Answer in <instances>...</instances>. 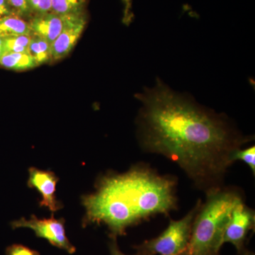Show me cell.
<instances>
[{
	"instance_id": "3957f363",
	"label": "cell",
	"mask_w": 255,
	"mask_h": 255,
	"mask_svg": "<svg viewBox=\"0 0 255 255\" xmlns=\"http://www.w3.org/2000/svg\"><path fill=\"white\" fill-rule=\"evenodd\" d=\"M241 194L233 189L215 188L206 191V200L196 213L190 239L181 255H219L226 225Z\"/></svg>"
},
{
	"instance_id": "8fae6325",
	"label": "cell",
	"mask_w": 255,
	"mask_h": 255,
	"mask_svg": "<svg viewBox=\"0 0 255 255\" xmlns=\"http://www.w3.org/2000/svg\"><path fill=\"white\" fill-rule=\"evenodd\" d=\"M0 65L13 70H26L37 67L28 53H4L0 58Z\"/></svg>"
},
{
	"instance_id": "2e32d148",
	"label": "cell",
	"mask_w": 255,
	"mask_h": 255,
	"mask_svg": "<svg viewBox=\"0 0 255 255\" xmlns=\"http://www.w3.org/2000/svg\"><path fill=\"white\" fill-rule=\"evenodd\" d=\"M27 3L31 13L36 15L51 11V0H27Z\"/></svg>"
},
{
	"instance_id": "7402d4cb",
	"label": "cell",
	"mask_w": 255,
	"mask_h": 255,
	"mask_svg": "<svg viewBox=\"0 0 255 255\" xmlns=\"http://www.w3.org/2000/svg\"><path fill=\"white\" fill-rule=\"evenodd\" d=\"M242 255H255L254 252L249 251L248 250H246V251L243 253V254Z\"/></svg>"
},
{
	"instance_id": "9a60e30c",
	"label": "cell",
	"mask_w": 255,
	"mask_h": 255,
	"mask_svg": "<svg viewBox=\"0 0 255 255\" xmlns=\"http://www.w3.org/2000/svg\"><path fill=\"white\" fill-rule=\"evenodd\" d=\"M233 162L237 160H241L249 166L253 174H255V146H251L248 148L242 150L241 148L238 149L235 151L232 155Z\"/></svg>"
},
{
	"instance_id": "ba28073f",
	"label": "cell",
	"mask_w": 255,
	"mask_h": 255,
	"mask_svg": "<svg viewBox=\"0 0 255 255\" xmlns=\"http://www.w3.org/2000/svg\"><path fill=\"white\" fill-rule=\"evenodd\" d=\"M29 177L28 179V187L34 188L41 195V200L39 202L41 207H47L52 214L59 211L63 205L57 200L55 196V189L59 178L52 171L41 170L36 167H31L28 169Z\"/></svg>"
},
{
	"instance_id": "44dd1931",
	"label": "cell",
	"mask_w": 255,
	"mask_h": 255,
	"mask_svg": "<svg viewBox=\"0 0 255 255\" xmlns=\"http://www.w3.org/2000/svg\"><path fill=\"white\" fill-rule=\"evenodd\" d=\"M4 53V40L2 37L0 36V58Z\"/></svg>"
},
{
	"instance_id": "ffe728a7",
	"label": "cell",
	"mask_w": 255,
	"mask_h": 255,
	"mask_svg": "<svg viewBox=\"0 0 255 255\" xmlns=\"http://www.w3.org/2000/svg\"><path fill=\"white\" fill-rule=\"evenodd\" d=\"M112 241L110 243V251L111 255H127L124 254L119 249L118 245H117V238H111ZM135 255H143L136 253Z\"/></svg>"
},
{
	"instance_id": "5bb4252c",
	"label": "cell",
	"mask_w": 255,
	"mask_h": 255,
	"mask_svg": "<svg viewBox=\"0 0 255 255\" xmlns=\"http://www.w3.org/2000/svg\"><path fill=\"white\" fill-rule=\"evenodd\" d=\"M32 36L6 37L4 40V53H28Z\"/></svg>"
},
{
	"instance_id": "e0dca14e",
	"label": "cell",
	"mask_w": 255,
	"mask_h": 255,
	"mask_svg": "<svg viewBox=\"0 0 255 255\" xmlns=\"http://www.w3.org/2000/svg\"><path fill=\"white\" fill-rule=\"evenodd\" d=\"M14 11V14L20 16H28L31 14L27 0H6Z\"/></svg>"
},
{
	"instance_id": "277c9868",
	"label": "cell",
	"mask_w": 255,
	"mask_h": 255,
	"mask_svg": "<svg viewBox=\"0 0 255 255\" xmlns=\"http://www.w3.org/2000/svg\"><path fill=\"white\" fill-rule=\"evenodd\" d=\"M201 204L200 200L198 201L182 219L170 221L167 228L157 237L134 247L137 253L143 255H182L189 244L193 221Z\"/></svg>"
},
{
	"instance_id": "52a82bcc",
	"label": "cell",
	"mask_w": 255,
	"mask_h": 255,
	"mask_svg": "<svg viewBox=\"0 0 255 255\" xmlns=\"http://www.w3.org/2000/svg\"><path fill=\"white\" fill-rule=\"evenodd\" d=\"M63 28L60 34L50 45L52 60L65 58L73 50L86 26L85 14L62 16Z\"/></svg>"
},
{
	"instance_id": "30bf717a",
	"label": "cell",
	"mask_w": 255,
	"mask_h": 255,
	"mask_svg": "<svg viewBox=\"0 0 255 255\" xmlns=\"http://www.w3.org/2000/svg\"><path fill=\"white\" fill-rule=\"evenodd\" d=\"M32 36L28 23L16 14H11L0 19V36Z\"/></svg>"
},
{
	"instance_id": "7a4b0ae2",
	"label": "cell",
	"mask_w": 255,
	"mask_h": 255,
	"mask_svg": "<svg viewBox=\"0 0 255 255\" xmlns=\"http://www.w3.org/2000/svg\"><path fill=\"white\" fill-rule=\"evenodd\" d=\"M175 179L140 164L123 174L100 177L95 193L82 196L86 209L83 227L105 224L111 238L126 235L127 228L177 209Z\"/></svg>"
},
{
	"instance_id": "9c48e42d",
	"label": "cell",
	"mask_w": 255,
	"mask_h": 255,
	"mask_svg": "<svg viewBox=\"0 0 255 255\" xmlns=\"http://www.w3.org/2000/svg\"><path fill=\"white\" fill-rule=\"evenodd\" d=\"M28 23L32 36L40 37L50 45L60 34L63 23L62 16L52 11L37 14Z\"/></svg>"
},
{
	"instance_id": "5b68a950",
	"label": "cell",
	"mask_w": 255,
	"mask_h": 255,
	"mask_svg": "<svg viewBox=\"0 0 255 255\" xmlns=\"http://www.w3.org/2000/svg\"><path fill=\"white\" fill-rule=\"evenodd\" d=\"M65 219H55L52 215L49 219H38L34 215L31 219L25 218L11 222L13 229L18 228H27L33 230L38 238H43L48 241L53 246L73 254L76 251L75 248L69 241L65 234Z\"/></svg>"
},
{
	"instance_id": "8992f818",
	"label": "cell",
	"mask_w": 255,
	"mask_h": 255,
	"mask_svg": "<svg viewBox=\"0 0 255 255\" xmlns=\"http://www.w3.org/2000/svg\"><path fill=\"white\" fill-rule=\"evenodd\" d=\"M255 226V211L245 204L243 199L238 201L228 220L223 243H231L237 250L238 254H243L246 251V243L248 234L254 231Z\"/></svg>"
},
{
	"instance_id": "ac0fdd59",
	"label": "cell",
	"mask_w": 255,
	"mask_h": 255,
	"mask_svg": "<svg viewBox=\"0 0 255 255\" xmlns=\"http://www.w3.org/2000/svg\"><path fill=\"white\" fill-rule=\"evenodd\" d=\"M6 255H40L36 251L30 249L22 245L14 244L8 247L6 250Z\"/></svg>"
},
{
	"instance_id": "7c38bea8",
	"label": "cell",
	"mask_w": 255,
	"mask_h": 255,
	"mask_svg": "<svg viewBox=\"0 0 255 255\" xmlns=\"http://www.w3.org/2000/svg\"><path fill=\"white\" fill-rule=\"evenodd\" d=\"M28 53L34 60L37 66L48 63L52 60L50 43L38 36H31Z\"/></svg>"
},
{
	"instance_id": "4fadbf2b",
	"label": "cell",
	"mask_w": 255,
	"mask_h": 255,
	"mask_svg": "<svg viewBox=\"0 0 255 255\" xmlns=\"http://www.w3.org/2000/svg\"><path fill=\"white\" fill-rule=\"evenodd\" d=\"M87 0H51V11L59 16L83 14Z\"/></svg>"
},
{
	"instance_id": "6da1fadb",
	"label": "cell",
	"mask_w": 255,
	"mask_h": 255,
	"mask_svg": "<svg viewBox=\"0 0 255 255\" xmlns=\"http://www.w3.org/2000/svg\"><path fill=\"white\" fill-rule=\"evenodd\" d=\"M139 141L177 163L197 187H221L233 152L248 141L223 114L201 107L161 80L138 95Z\"/></svg>"
},
{
	"instance_id": "d6986e66",
	"label": "cell",
	"mask_w": 255,
	"mask_h": 255,
	"mask_svg": "<svg viewBox=\"0 0 255 255\" xmlns=\"http://www.w3.org/2000/svg\"><path fill=\"white\" fill-rule=\"evenodd\" d=\"M11 14H15L7 1L6 0H0V19Z\"/></svg>"
}]
</instances>
